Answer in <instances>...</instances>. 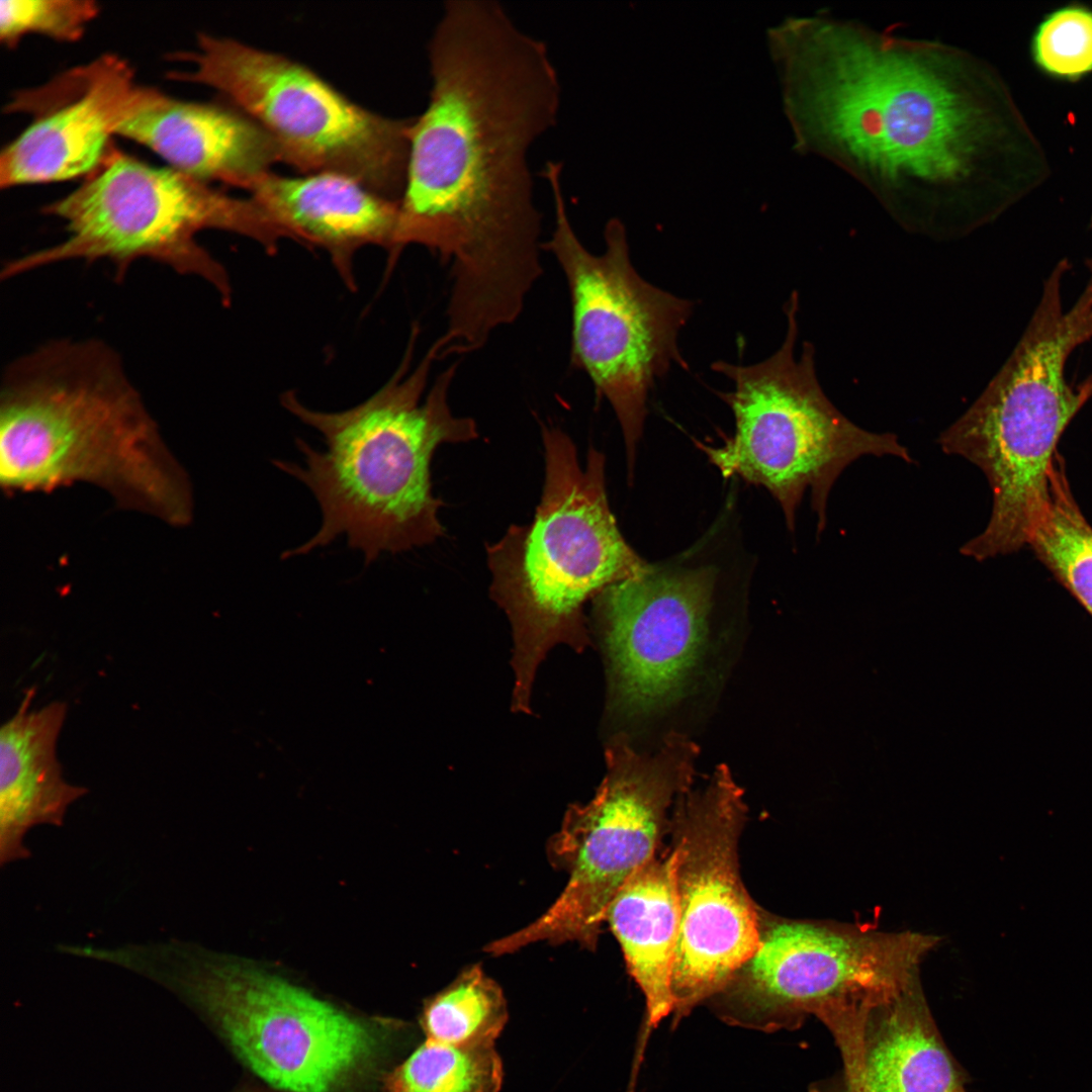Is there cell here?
<instances>
[{
	"label": "cell",
	"instance_id": "f1b7e54d",
	"mask_svg": "<svg viewBox=\"0 0 1092 1092\" xmlns=\"http://www.w3.org/2000/svg\"><path fill=\"white\" fill-rule=\"evenodd\" d=\"M240 1092H251V1091H240Z\"/></svg>",
	"mask_w": 1092,
	"mask_h": 1092
},
{
	"label": "cell",
	"instance_id": "7c38bea8",
	"mask_svg": "<svg viewBox=\"0 0 1092 1092\" xmlns=\"http://www.w3.org/2000/svg\"><path fill=\"white\" fill-rule=\"evenodd\" d=\"M560 174V163L547 164L544 175L553 194L555 223L542 248L557 260L569 289L571 364L588 376L597 393L613 407L632 478L649 392L672 364L687 367L677 337L694 302L637 273L624 228L617 220L606 228L602 254L586 250L568 218Z\"/></svg>",
	"mask_w": 1092,
	"mask_h": 1092
},
{
	"label": "cell",
	"instance_id": "d6986e66",
	"mask_svg": "<svg viewBox=\"0 0 1092 1092\" xmlns=\"http://www.w3.org/2000/svg\"><path fill=\"white\" fill-rule=\"evenodd\" d=\"M30 688L0 730V864L27 859V833L39 825L62 826L69 807L88 793L68 783L57 741L68 705L55 701L30 710Z\"/></svg>",
	"mask_w": 1092,
	"mask_h": 1092
},
{
	"label": "cell",
	"instance_id": "d4e9b609",
	"mask_svg": "<svg viewBox=\"0 0 1092 1092\" xmlns=\"http://www.w3.org/2000/svg\"><path fill=\"white\" fill-rule=\"evenodd\" d=\"M1035 64L1052 76L1075 80L1092 72V11L1069 6L1038 25L1033 41Z\"/></svg>",
	"mask_w": 1092,
	"mask_h": 1092
},
{
	"label": "cell",
	"instance_id": "9a60e30c",
	"mask_svg": "<svg viewBox=\"0 0 1092 1092\" xmlns=\"http://www.w3.org/2000/svg\"><path fill=\"white\" fill-rule=\"evenodd\" d=\"M716 576L649 564L593 600L614 713L649 717L682 697L706 648Z\"/></svg>",
	"mask_w": 1092,
	"mask_h": 1092
},
{
	"label": "cell",
	"instance_id": "484cf974",
	"mask_svg": "<svg viewBox=\"0 0 1092 1092\" xmlns=\"http://www.w3.org/2000/svg\"><path fill=\"white\" fill-rule=\"evenodd\" d=\"M91 0H3L0 2V39L14 47L21 37L37 33L74 41L98 15Z\"/></svg>",
	"mask_w": 1092,
	"mask_h": 1092
},
{
	"label": "cell",
	"instance_id": "7a4b0ae2",
	"mask_svg": "<svg viewBox=\"0 0 1092 1092\" xmlns=\"http://www.w3.org/2000/svg\"><path fill=\"white\" fill-rule=\"evenodd\" d=\"M428 104L410 128L398 245L449 265L447 327L485 339L542 275L529 155L558 120L546 44L493 0H450L428 46Z\"/></svg>",
	"mask_w": 1092,
	"mask_h": 1092
},
{
	"label": "cell",
	"instance_id": "4316f807",
	"mask_svg": "<svg viewBox=\"0 0 1092 1092\" xmlns=\"http://www.w3.org/2000/svg\"><path fill=\"white\" fill-rule=\"evenodd\" d=\"M872 1001L839 1002L823 1008L816 1017L833 1034L839 1048L846 1092H870L864 1072V1040Z\"/></svg>",
	"mask_w": 1092,
	"mask_h": 1092
},
{
	"label": "cell",
	"instance_id": "ba28073f",
	"mask_svg": "<svg viewBox=\"0 0 1092 1092\" xmlns=\"http://www.w3.org/2000/svg\"><path fill=\"white\" fill-rule=\"evenodd\" d=\"M43 211L65 223L66 238L7 261L11 279L54 264L101 260L121 281L130 265L147 259L210 284L223 305L232 285L223 267L197 241L205 230L247 237L275 254L287 234L251 197H235L171 167L158 168L112 148L100 166Z\"/></svg>",
	"mask_w": 1092,
	"mask_h": 1092
},
{
	"label": "cell",
	"instance_id": "7402d4cb",
	"mask_svg": "<svg viewBox=\"0 0 1092 1092\" xmlns=\"http://www.w3.org/2000/svg\"><path fill=\"white\" fill-rule=\"evenodd\" d=\"M1056 456L1049 499L1028 545L1092 616V527L1072 494L1062 458Z\"/></svg>",
	"mask_w": 1092,
	"mask_h": 1092
},
{
	"label": "cell",
	"instance_id": "2e32d148",
	"mask_svg": "<svg viewBox=\"0 0 1092 1092\" xmlns=\"http://www.w3.org/2000/svg\"><path fill=\"white\" fill-rule=\"evenodd\" d=\"M142 86L129 65L105 55L41 89L15 96L10 108L34 112L0 157V185L65 181L94 172L110 151V138L130 111Z\"/></svg>",
	"mask_w": 1092,
	"mask_h": 1092
},
{
	"label": "cell",
	"instance_id": "5bb4252c",
	"mask_svg": "<svg viewBox=\"0 0 1092 1092\" xmlns=\"http://www.w3.org/2000/svg\"><path fill=\"white\" fill-rule=\"evenodd\" d=\"M746 811L743 792L725 764L675 804L671 833L679 920L672 1027L720 992L758 948L761 912L738 863Z\"/></svg>",
	"mask_w": 1092,
	"mask_h": 1092
},
{
	"label": "cell",
	"instance_id": "5b68a950",
	"mask_svg": "<svg viewBox=\"0 0 1092 1092\" xmlns=\"http://www.w3.org/2000/svg\"><path fill=\"white\" fill-rule=\"evenodd\" d=\"M545 481L533 521L487 545L492 600L514 638L512 706L530 711L536 670L557 644L586 643L583 608L607 586L643 572L609 506L605 457L588 448L582 468L570 437L542 426Z\"/></svg>",
	"mask_w": 1092,
	"mask_h": 1092
},
{
	"label": "cell",
	"instance_id": "8992f818",
	"mask_svg": "<svg viewBox=\"0 0 1092 1092\" xmlns=\"http://www.w3.org/2000/svg\"><path fill=\"white\" fill-rule=\"evenodd\" d=\"M115 961L176 995L245 1066L284 1092H353L390 1048L387 1026L186 940L122 944Z\"/></svg>",
	"mask_w": 1092,
	"mask_h": 1092
},
{
	"label": "cell",
	"instance_id": "3957f363",
	"mask_svg": "<svg viewBox=\"0 0 1092 1092\" xmlns=\"http://www.w3.org/2000/svg\"><path fill=\"white\" fill-rule=\"evenodd\" d=\"M0 388L4 491L89 483L122 508L190 523L189 478L105 342L50 341L8 364Z\"/></svg>",
	"mask_w": 1092,
	"mask_h": 1092
},
{
	"label": "cell",
	"instance_id": "4fadbf2b",
	"mask_svg": "<svg viewBox=\"0 0 1092 1092\" xmlns=\"http://www.w3.org/2000/svg\"><path fill=\"white\" fill-rule=\"evenodd\" d=\"M939 940L911 930L761 913L757 950L707 1003L732 1026L794 1028L829 1004L895 993Z\"/></svg>",
	"mask_w": 1092,
	"mask_h": 1092
},
{
	"label": "cell",
	"instance_id": "ac0fdd59",
	"mask_svg": "<svg viewBox=\"0 0 1092 1092\" xmlns=\"http://www.w3.org/2000/svg\"><path fill=\"white\" fill-rule=\"evenodd\" d=\"M289 239L324 249L346 286L356 289L353 259L365 246L394 257L399 200L378 194L338 173L285 176L266 172L247 190Z\"/></svg>",
	"mask_w": 1092,
	"mask_h": 1092
},
{
	"label": "cell",
	"instance_id": "6da1fadb",
	"mask_svg": "<svg viewBox=\"0 0 1092 1092\" xmlns=\"http://www.w3.org/2000/svg\"><path fill=\"white\" fill-rule=\"evenodd\" d=\"M788 32L800 147L854 178L906 231L962 237L1042 174L1006 84L971 52L825 12Z\"/></svg>",
	"mask_w": 1092,
	"mask_h": 1092
},
{
	"label": "cell",
	"instance_id": "ffe728a7",
	"mask_svg": "<svg viewBox=\"0 0 1092 1092\" xmlns=\"http://www.w3.org/2000/svg\"><path fill=\"white\" fill-rule=\"evenodd\" d=\"M676 858L673 843L664 850L662 847L622 886L606 915L621 945L628 972L641 989L646 1004L631 1085L651 1030L672 1013L671 977L679 920Z\"/></svg>",
	"mask_w": 1092,
	"mask_h": 1092
},
{
	"label": "cell",
	"instance_id": "277c9868",
	"mask_svg": "<svg viewBox=\"0 0 1092 1092\" xmlns=\"http://www.w3.org/2000/svg\"><path fill=\"white\" fill-rule=\"evenodd\" d=\"M417 333L414 328L402 362L389 380L351 408L322 412L305 406L292 390L281 395L282 406L320 432L326 444L320 451L296 438L303 465L273 461L310 490L322 513L315 534L282 553V559L345 536L368 565L383 553L424 546L444 534L438 515L442 503L432 491V456L441 444L468 442L478 433L474 420L454 416L449 406L458 363L438 375L422 401L439 351L434 343L407 372Z\"/></svg>",
	"mask_w": 1092,
	"mask_h": 1092
},
{
	"label": "cell",
	"instance_id": "30bf717a",
	"mask_svg": "<svg viewBox=\"0 0 1092 1092\" xmlns=\"http://www.w3.org/2000/svg\"><path fill=\"white\" fill-rule=\"evenodd\" d=\"M698 754L692 740L673 732L653 753L638 752L623 736L610 742L594 798L570 806L549 842L553 864L568 875L565 888L539 918L486 951L503 956L537 942L594 949L616 894L662 848Z\"/></svg>",
	"mask_w": 1092,
	"mask_h": 1092
},
{
	"label": "cell",
	"instance_id": "cb8c5ba5",
	"mask_svg": "<svg viewBox=\"0 0 1092 1092\" xmlns=\"http://www.w3.org/2000/svg\"><path fill=\"white\" fill-rule=\"evenodd\" d=\"M503 1065L493 1045L428 1039L385 1079L383 1092H498Z\"/></svg>",
	"mask_w": 1092,
	"mask_h": 1092
},
{
	"label": "cell",
	"instance_id": "603a6c76",
	"mask_svg": "<svg viewBox=\"0 0 1092 1092\" xmlns=\"http://www.w3.org/2000/svg\"><path fill=\"white\" fill-rule=\"evenodd\" d=\"M507 1021L502 988L477 964L429 998L421 1017L428 1039L455 1046L494 1045Z\"/></svg>",
	"mask_w": 1092,
	"mask_h": 1092
},
{
	"label": "cell",
	"instance_id": "44dd1931",
	"mask_svg": "<svg viewBox=\"0 0 1092 1092\" xmlns=\"http://www.w3.org/2000/svg\"><path fill=\"white\" fill-rule=\"evenodd\" d=\"M870 1092H966L927 1006L919 973L870 1011Z\"/></svg>",
	"mask_w": 1092,
	"mask_h": 1092
},
{
	"label": "cell",
	"instance_id": "e0dca14e",
	"mask_svg": "<svg viewBox=\"0 0 1092 1092\" xmlns=\"http://www.w3.org/2000/svg\"><path fill=\"white\" fill-rule=\"evenodd\" d=\"M116 135L149 148L194 179L246 191L283 163L272 136L237 107L183 101L148 87L141 88Z\"/></svg>",
	"mask_w": 1092,
	"mask_h": 1092
},
{
	"label": "cell",
	"instance_id": "9c48e42d",
	"mask_svg": "<svg viewBox=\"0 0 1092 1092\" xmlns=\"http://www.w3.org/2000/svg\"><path fill=\"white\" fill-rule=\"evenodd\" d=\"M798 305L794 291L785 306V340L770 357L751 365L722 360L711 365L734 384L720 396L732 410L735 430L720 447L698 446L724 477L736 475L766 488L791 531L810 489L821 534L830 490L848 465L868 455L907 463L913 459L895 434L856 426L829 400L817 378L811 343H804L800 357L795 355Z\"/></svg>",
	"mask_w": 1092,
	"mask_h": 1092
},
{
	"label": "cell",
	"instance_id": "83f0119b",
	"mask_svg": "<svg viewBox=\"0 0 1092 1092\" xmlns=\"http://www.w3.org/2000/svg\"><path fill=\"white\" fill-rule=\"evenodd\" d=\"M1087 266L1090 272L1089 279L1092 280V257L1088 259ZM1077 389L1086 402L1092 397V373H1090L1085 378V380L1079 384Z\"/></svg>",
	"mask_w": 1092,
	"mask_h": 1092
},
{
	"label": "cell",
	"instance_id": "52a82bcc",
	"mask_svg": "<svg viewBox=\"0 0 1092 1092\" xmlns=\"http://www.w3.org/2000/svg\"><path fill=\"white\" fill-rule=\"evenodd\" d=\"M1058 263L1014 350L973 404L938 437L945 454L978 466L993 505L985 529L960 552L982 561L1027 545L1042 514L1056 446L1086 403L1066 380L1072 353L1092 339V284L1068 308Z\"/></svg>",
	"mask_w": 1092,
	"mask_h": 1092
},
{
	"label": "cell",
	"instance_id": "8fae6325",
	"mask_svg": "<svg viewBox=\"0 0 1092 1092\" xmlns=\"http://www.w3.org/2000/svg\"><path fill=\"white\" fill-rule=\"evenodd\" d=\"M174 59L189 67L172 79L221 93L272 136L284 164L346 175L400 199L413 119L373 112L305 65L235 38L202 32L194 51Z\"/></svg>",
	"mask_w": 1092,
	"mask_h": 1092
}]
</instances>
